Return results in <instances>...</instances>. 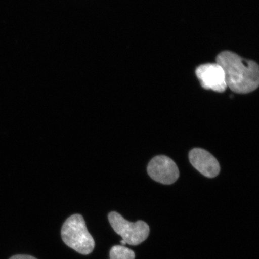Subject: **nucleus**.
I'll return each instance as SVG.
<instances>
[{"mask_svg":"<svg viewBox=\"0 0 259 259\" xmlns=\"http://www.w3.org/2000/svg\"><path fill=\"white\" fill-rule=\"evenodd\" d=\"M216 61L224 71L227 87L233 92L248 94L258 88L259 69L254 61L244 59L231 51L222 52Z\"/></svg>","mask_w":259,"mask_h":259,"instance_id":"nucleus-1","label":"nucleus"},{"mask_svg":"<svg viewBox=\"0 0 259 259\" xmlns=\"http://www.w3.org/2000/svg\"><path fill=\"white\" fill-rule=\"evenodd\" d=\"M61 234L65 244L81 254H90L95 249V240L80 214L72 215L65 221Z\"/></svg>","mask_w":259,"mask_h":259,"instance_id":"nucleus-2","label":"nucleus"},{"mask_svg":"<svg viewBox=\"0 0 259 259\" xmlns=\"http://www.w3.org/2000/svg\"><path fill=\"white\" fill-rule=\"evenodd\" d=\"M108 219L113 229L121 236L126 244L139 245L147 239L150 234V227L141 220L135 223L130 222L116 212H110Z\"/></svg>","mask_w":259,"mask_h":259,"instance_id":"nucleus-3","label":"nucleus"},{"mask_svg":"<svg viewBox=\"0 0 259 259\" xmlns=\"http://www.w3.org/2000/svg\"><path fill=\"white\" fill-rule=\"evenodd\" d=\"M149 176L155 181L163 184H171L179 178V170L175 162L165 155L155 157L148 164Z\"/></svg>","mask_w":259,"mask_h":259,"instance_id":"nucleus-4","label":"nucleus"},{"mask_svg":"<svg viewBox=\"0 0 259 259\" xmlns=\"http://www.w3.org/2000/svg\"><path fill=\"white\" fill-rule=\"evenodd\" d=\"M196 74L203 89L223 93L228 87L224 71L217 63L201 65L197 68Z\"/></svg>","mask_w":259,"mask_h":259,"instance_id":"nucleus-5","label":"nucleus"},{"mask_svg":"<svg viewBox=\"0 0 259 259\" xmlns=\"http://www.w3.org/2000/svg\"><path fill=\"white\" fill-rule=\"evenodd\" d=\"M189 159L193 167L205 177L214 178L220 173L219 161L203 149H193L190 152Z\"/></svg>","mask_w":259,"mask_h":259,"instance_id":"nucleus-6","label":"nucleus"},{"mask_svg":"<svg viewBox=\"0 0 259 259\" xmlns=\"http://www.w3.org/2000/svg\"><path fill=\"white\" fill-rule=\"evenodd\" d=\"M110 259H135L134 251L122 245H115L110 250Z\"/></svg>","mask_w":259,"mask_h":259,"instance_id":"nucleus-7","label":"nucleus"},{"mask_svg":"<svg viewBox=\"0 0 259 259\" xmlns=\"http://www.w3.org/2000/svg\"><path fill=\"white\" fill-rule=\"evenodd\" d=\"M9 259H37L31 255H25V254H18L14 255Z\"/></svg>","mask_w":259,"mask_h":259,"instance_id":"nucleus-8","label":"nucleus"}]
</instances>
